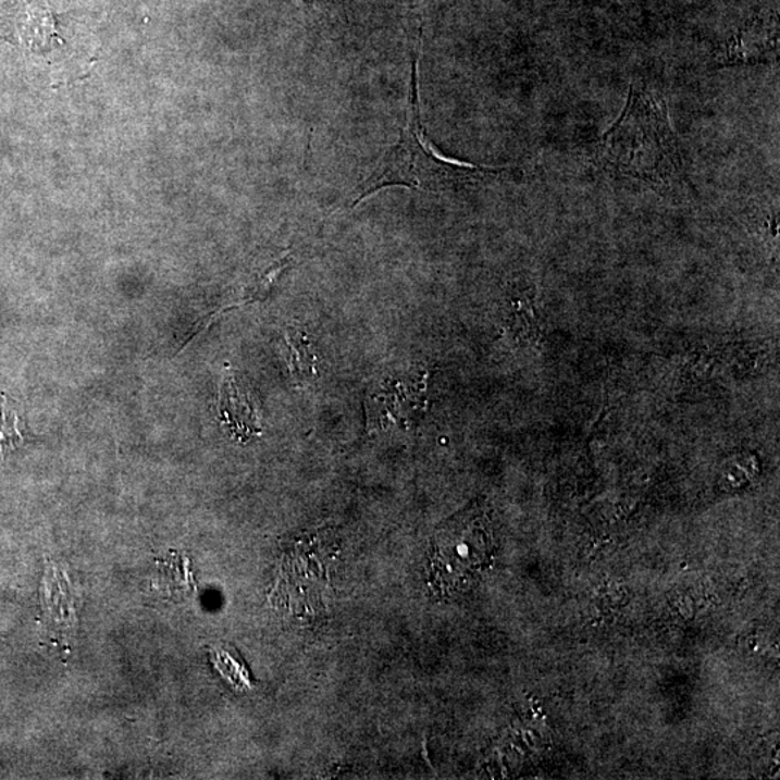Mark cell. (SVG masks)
Instances as JSON below:
<instances>
[{"mask_svg":"<svg viewBox=\"0 0 780 780\" xmlns=\"http://www.w3.org/2000/svg\"><path fill=\"white\" fill-rule=\"evenodd\" d=\"M593 160L608 174L659 191L689 183L667 101L646 83L630 86L620 117L593 145Z\"/></svg>","mask_w":780,"mask_h":780,"instance_id":"obj_1","label":"cell"},{"mask_svg":"<svg viewBox=\"0 0 780 780\" xmlns=\"http://www.w3.org/2000/svg\"><path fill=\"white\" fill-rule=\"evenodd\" d=\"M418 59L412 60L411 88L405 112V125L400 131L399 143L389 149L377 170L366 181L356 198L355 206L372 194L387 187H407L416 189H439L466 187L483 183L502 173V169L466 164L441 156L426 136L421 122L420 100H418Z\"/></svg>","mask_w":780,"mask_h":780,"instance_id":"obj_2","label":"cell"},{"mask_svg":"<svg viewBox=\"0 0 780 780\" xmlns=\"http://www.w3.org/2000/svg\"><path fill=\"white\" fill-rule=\"evenodd\" d=\"M493 550L486 513L470 506L435 531L429 567V583L438 593L462 587L482 571Z\"/></svg>","mask_w":780,"mask_h":780,"instance_id":"obj_3","label":"cell"},{"mask_svg":"<svg viewBox=\"0 0 780 780\" xmlns=\"http://www.w3.org/2000/svg\"><path fill=\"white\" fill-rule=\"evenodd\" d=\"M426 373L387 377L366 395L370 430L409 429L426 408Z\"/></svg>","mask_w":780,"mask_h":780,"instance_id":"obj_4","label":"cell"},{"mask_svg":"<svg viewBox=\"0 0 780 780\" xmlns=\"http://www.w3.org/2000/svg\"><path fill=\"white\" fill-rule=\"evenodd\" d=\"M218 412L223 424L239 441L262 434V425L249 392L236 381L231 368L224 369L219 387Z\"/></svg>","mask_w":780,"mask_h":780,"instance_id":"obj_5","label":"cell"},{"mask_svg":"<svg viewBox=\"0 0 780 780\" xmlns=\"http://www.w3.org/2000/svg\"><path fill=\"white\" fill-rule=\"evenodd\" d=\"M282 347L290 381L297 386L312 385L320 377L319 360L307 334L297 327L285 329Z\"/></svg>","mask_w":780,"mask_h":780,"instance_id":"obj_6","label":"cell"},{"mask_svg":"<svg viewBox=\"0 0 780 780\" xmlns=\"http://www.w3.org/2000/svg\"><path fill=\"white\" fill-rule=\"evenodd\" d=\"M21 420L7 404H0V456L11 451L22 441Z\"/></svg>","mask_w":780,"mask_h":780,"instance_id":"obj_7","label":"cell"}]
</instances>
